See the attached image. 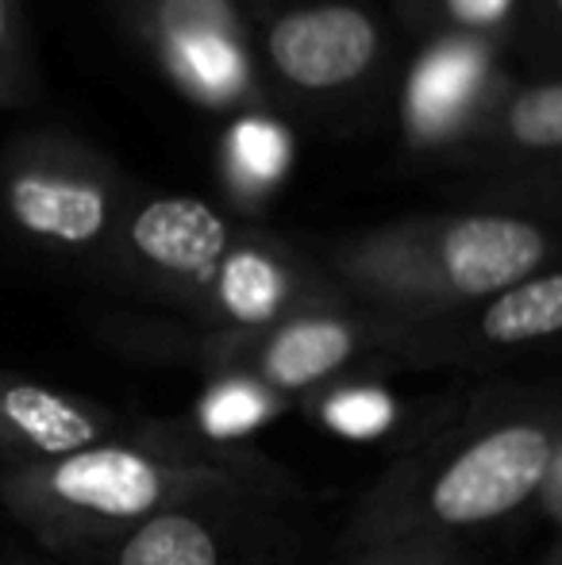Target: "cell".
<instances>
[{
    "mask_svg": "<svg viewBox=\"0 0 562 565\" xmlns=\"http://www.w3.org/2000/svg\"><path fill=\"white\" fill-rule=\"evenodd\" d=\"M289 473L258 447H220L181 419H139L100 447L35 466H0V508L54 554H100L170 508L285 500Z\"/></svg>",
    "mask_w": 562,
    "mask_h": 565,
    "instance_id": "obj_1",
    "label": "cell"
},
{
    "mask_svg": "<svg viewBox=\"0 0 562 565\" xmlns=\"http://www.w3.org/2000/svg\"><path fill=\"white\" fill-rule=\"evenodd\" d=\"M97 277L197 328L251 331L354 300L320 258L193 193L142 189L124 212Z\"/></svg>",
    "mask_w": 562,
    "mask_h": 565,
    "instance_id": "obj_2",
    "label": "cell"
},
{
    "mask_svg": "<svg viewBox=\"0 0 562 565\" xmlns=\"http://www.w3.org/2000/svg\"><path fill=\"white\" fill-rule=\"evenodd\" d=\"M562 447V393L494 388L416 439L354 508L347 554L466 539L536 504Z\"/></svg>",
    "mask_w": 562,
    "mask_h": 565,
    "instance_id": "obj_3",
    "label": "cell"
},
{
    "mask_svg": "<svg viewBox=\"0 0 562 565\" xmlns=\"http://www.w3.org/2000/svg\"><path fill=\"white\" fill-rule=\"evenodd\" d=\"M362 308L401 320L458 312L562 262V227L497 209L416 212L316 250Z\"/></svg>",
    "mask_w": 562,
    "mask_h": 565,
    "instance_id": "obj_4",
    "label": "cell"
},
{
    "mask_svg": "<svg viewBox=\"0 0 562 565\" xmlns=\"http://www.w3.org/2000/svg\"><path fill=\"white\" fill-rule=\"evenodd\" d=\"M105 335L150 362L193 365L204 381H255L293 404L331 381L401 365V320L362 305L305 312L251 331L197 328L185 320H113Z\"/></svg>",
    "mask_w": 562,
    "mask_h": 565,
    "instance_id": "obj_5",
    "label": "cell"
},
{
    "mask_svg": "<svg viewBox=\"0 0 562 565\" xmlns=\"http://www.w3.org/2000/svg\"><path fill=\"white\" fill-rule=\"evenodd\" d=\"M139 185L62 127L20 131L0 154V224L39 254L97 269Z\"/></svg>",
    "mask_w": 562,
    "mask_h": 565,
    "instance_id": "obj_6",
    "label": "cell"
},
{
    "mask_svg": "<svg viewBox=\"0 0 562 565\" xmlns=\"http://www.w3.org/2000/svg\"><path fill=\"white\" fill-rule=\"evenodd\" d=\"M255 43L271 97L339 113L367 97L390 62V35L362 0H263Z\"/></svg>",
    "mask_w": 562,
    "mask_h": 565,
    "instance_id": "obj_7",
    "label": "cell"
},
{
    "mask_svg": "<svg viewBox=\"0 0 562 565\" xmlns=\"http://www.w3.org/2000/svg\"><path fill=\"white\" fill-rule=\"evenodd\" d=\"M124 23L158 74L201 113L235 116L274 105L251 0H147Z\"/></svg>",
    "mask_w": 562,
    "mask_h": 565,
    "instance_id": "obj_8",
    "label": "cell"
},
{
    "mask_svg": "<svg viewBox=\"0 0 562 565\" xmlns=\"http://www.w3.org/2000/svg\"><path fill=\"white\" fill-rule=\"evenodd\" d=\"M397 89V131L409 158L450 166L517 77L509 51L463 35H421Z\"/></svg>",
    "mask_w": 562,
    "mask_h": 565,
    "instance_id": "obj_9",
    "label": "cell"
},
{
    "mask_svg": "<svg viewBox=\"0 0 562 565\" xmlns=\"http://www.w3.org/2000/svg\"><path fill=\"white\" fill-rule=\"evenodd\" d=\"M559 342L562 262L458 312L401 320L397 362L409 370H489Z\"/></svg>",
    "mask_w": 562,
    "mask_h": 565,
    "instance_id": "obj_10",
    "label": "cell"
},
{
    "mask_svg": "<svg viewBox=\"0 0 562 565\" xmlns=\"http://www.w3.org/2000/svg\"><path fill=\"white\" fill-rule=\"evenodd\" d=\"M139 419L142 416H124L105 401L0 370V466H35L100 447L131 435Z\"/></svg>",
    "mask_w": 562,
    "mask_h": 565,
    "instance_id": "obj_11",
    "label": "cell"
},
{
    "mask_svg": "<svg viewBox=\"0 0 562 565\" xmlns=\"http://www.w3.org/2000/svg\"><path fill=\"white\" fill-rule=\"evenodd\" d=\"M562 158V74L517 77L489 108L486 124L455 154L458 178H494Z\"/></svg>",
    "mask_w": 562,
    "mask_h": 565,
    "instance_id": "obj_12",
    "label": "cell"
},
{
    "mask_svg": "<svg viewBox=\"0 0 562 565\" xmlns=\"http://www.w3.org/2000/svg\"><path fill=\"white\" fill-rule=\"evenodd\" d=\"M297 158V135L278 105L243 108L220 119L216 135V181L232 216L247 220L274 204L285 189Z\"/></svg>",
    "mask_w": 562,
    "mask_h": 565,
    "instance_id": "obj_13",
    "label": "cell"
},
{
    "mask_svg": "<svg viewBox=\"0 0 562 565\" xmlns=\"http://www.w3.org/2000/svg\"><path fill=\"white\" fill-rule=\"evenodd\" d=\"M240 508H251V500H204L170 508L93 558H100V565H235Z\"/></svg>",
    "mask_w": 562,
    "mask_h": 565,
    "instance_id": "obj_14",
    "label": "cell"
},
{
    "mask_svg": "<svg viewBox=\"0 0 562 565\" xmlns=\"http://www.w3.org/2000/svg\"><path fill=\"white\" fill-rule=\"evenodd\" d=\"M289 412H297L289 396L271 393L255 381L212 377L204 381L189 416H181V427H189L209 443H220V447H251V439L263 427H271L274 419L289 416Z\"/></svg>",
    "mask_w": 562,
    "mask_h": 565,
    "instance_id": "obj_15",
    "label": "cell"
},
{
    "mask_svg": "<svg viewBox=\"0 0 562 565\" xmlns=\"http://www.w3.org/2000/svg\"><path fill=\"white\" fill-rule=\"evenodd\" d=\"M401 408L405 404L382 381H374V373L331 381V385L316 388V393L297 401V412H305L312 424H320L324 431L351 443H370L393 435L401 427Z\"/></svg>",
    "mask_w": 562,
    "mask_h": 565,
    "instance_id": "obj_16",
    "label": "cell"
},
{
    "mask_svg": "<svg viewBox=\"0 0 562 565\" xmlns=\"http://www.w3.org/2000/svg\"><path fill=\"white\" fill-rule=\"evenodd\" d=\"M455 196L466 209L517 212V216L562 227V158L528 166V170L494 173V178H466L455 185Z\"/></svg>",
    "mask_w": 562,
    "mask_h": 565,
    "instance_id": "obj_17",
    "label": "cell"
},
{
    "mask_svg": "<svg viewBox=\"0 0 562 565\" xmlns=\"http://www.w3.org/2000/svg\"><path fill=\"white\" fill-rule=\"evenodd\" d=\"M528 0H432L421 35H463L512 51Z\"/></svg>",
    "mask_w": 562,
    "mask_h": 565,
    "instance_id": "obj_18",
    "label": "cell"
},
{
    "mask_svg": "<svg viewBox=\"0 0 562 565\" xmlns=\"http://www.w3.org/2000/svg\"><path fill=\"white\" fill-rule=\"evenodd\" d=\"M39 93V66L23 0H0V113L23 108Z\"/></svg>",
    "mask_w": 562,
    "mask_h": 565,
    "instance_id": "obj_19",
    "label": "cell"
},
{
    "mask_svg": "<svg viewBox=\"0 0 562 565\" xmlns=\"http://www.w3.org/2000/svg\"><path fill=\"white\" fill-rule=\"evenodd\" d=\"M512 51H520L543 74H562V0H528Z\"/></svg>",
    "mask_w": 562,
    "mask_h": 565,
    "instance_id": "obj_20",
    "label": "cell"
},
{
    "mask_svg": "<svg viewBox=\"0 0 562 565\" xmlns=\"http://www.w3.org/2000/svg\"><path fill=\"white\" fill-rule=\"evenodd\" d=\"M466 554V539H416V543L378 546V551H359L343 565H458Z\"/></svg>",
    "mask_w": 562,
    "mask_h": 565,
    "instance_id": "obj_21",
    "label": "cell"
},
{
    "mask_svg": "<svg viewBox=\"0 0 562 565\" xmlns=\"http://www.w3.org/2000/svg\"><path fill=\"white\" fill-rule=\"evenodd\" d=\"M536 504H540L543 512L555 520V527H559V535H562V447H559V458H555V466H551L548 481H543L540 497H536Z\"/></svg>",
    "mask_w": 562,
    "mask_h": 565,
    "instance_id": "obj_22",
    "label": "cell"
},
{
    "mask_svg": "<svg viewBox=\"0 0 562 565\" xmlns=\"http://www.w3.org/2000/svg\"><path fill=\"white\" fill-rule=\"evenodd\" d=\"M390 4H393V12H397V20L405 23L409 31L421 35V28L427 20V4H432V0H390Z\"/></svg>",
    "mask_w": 562,
    "mask_h": 565,
    "instance_id": "obj_23",
    "label": "cell"
},
{
    "mask_svg": "<svg viewBox=\"0 0 562 565\" xmlns=\"http://www.w3.org/2000/svg\"><path fill=\"white\" fill-rule=\"evenodd\" d=\"M540 565H562V535H559V543L548 551V558H543Z\"/></svg>",
    "mask_w": 562,
    "mask_h": 565,
    "instance_id": "obj_24",
    "label": "cell"
},
{
    "mask_svg": "<svg viewBox=\"0 0 562 565\" xmlns=\"http://www.w3.org/2000/svg\"><path fill=\"white\" fill-rule=\"evenodd\" d=\"M147 0H116V8H120V15H128V12H136V8H142Z\"/></svg>",
    "mask_w": 562,
    "mask_h": 565,
    "instance_id": "obj_25",
    "label": "cell"
},
{
    "mask_svg": "<svg viewBox=\"0 0 562 565\" xmlns=\"http://www.w3.org/2000/svg\"><path fill=\"white\" fill-rule=\"evenodd\" d=\"M458 565H474V562H470V558H463V562H458Z\"/></svg>",
    "mask_w": 562,
    "mask_h": 565,
    "instance_id": "obj_26",
    "label": "cell"
}]
</instances>
